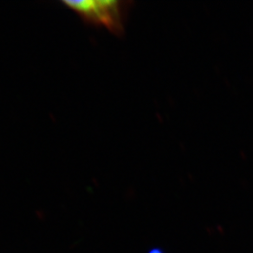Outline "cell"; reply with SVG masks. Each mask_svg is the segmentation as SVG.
<instances>
[{"mask_svg":"<svg viewBox=\"0 0 253 253\" xmlns=\"http://www.w3.org/2000/svg\"><path fill=\"white\" fill-rule=\"evenodd\" d=\"M68 9L76 12L87 24L103 26L117 36L124 33L131 2L123 0L62 1Z\"/></svg>","mask_w":253,"mask_h":253,"instance_id":"cell-1","label":"cell"}]
</instances>
